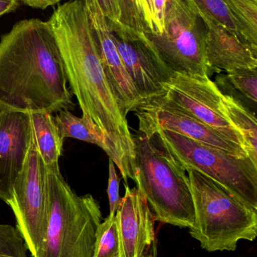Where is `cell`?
I'll return each mask as SVG.
<instances>
[{"mask_svg":"<svg viewBox=\"0 0 257 257\" xmlns=\"http://www.w3.org/2000/svg\"><path fill=\"white\" fill-rule=\"evenodd\" d=\"M57 41L71 93L82 116L101 130L110 150L109 158L121 175L135 180V146L126 117L107 82L85 0H69L54 9L48 21Z\"/></svg>","mask_w":257,"mask_h":257,"instance_id":"cell-1","label":"cell"},{"mask_svg":"<svg viewBox=\"0 0 257 257\" xmlns=\"http://www.w3.org/2000/svg\"><path fill=\"white\" fill-rule=\"evenodd\" d=\"M61 54L48 21L22 20L0 39V106L24 112L74 108Z\"/></svg>","mask_w":257,"mask_h":257,"instance_id":"cell-2","label":"cell"},{"mask_svg":"<svg viewBox=\"0 0 257 257\" xmlns=\"http://www.w3.org/2000/svg\"><path fill=\"white\" fill-rule=\"evenodd\" d=\"M134 141V181L155 220L179 227H193L196 214L187 171L154 136L138 133Z\"/></svg>","mask_w":257,"mask_h":257,"instance_id":"cell-3","label":"cell"},{"mask_svg":"<svg viewBox=\"0 0 257 257\" xmlns=\"http://www.w3.org/2000/svg\"><path fill=\"white\" fill-rule=\"evenodd\" d=\"M45 183L48 224L45 243L36 257H93L102 222L98 201L91 194L78 196L59 166L46 167Z\"/></svg>","mask_w":257,"mask_h":257,"instance_id":"cell-4","label":"cell"},{"mask_svg":"<svg viewBox=\"0 0 257 257\" xmlns=\"http://www.w3.org/2000/svg\"><path fill=\"white\" fill-rule=\"evenodd\" d=\"M196 220L190 233L208 252L235 251L257 235V210L210 177L187 169Z\"/></svg>","mask_w":257,"mask_h":257,"instance_id":"cell-5","label":"cell"},{"mask_svg":"<svg viewBox=\"0 0 257 257\" xmlns=\"http://www.w3.org/2000/svg\"><path fill=\"white\" fill-rule=\"evenodd\" d=\"M152 136L185 170L210 177L257 210V165L248 157H238L168 130H157Z\"/></svg>","mask_w":257,"mask_h":257,"instance_id":"cell-6","label":"cell"},{"mask_svg":"<svg viewBox=\"0 0 257 257\" xmlns=\"http://www.w3.org/2000/svg\"><path fill=\"white\" fill-rule=\"evenodd\" d=\"M207 28L184 0H167L162 33H145L175 73L211 77L206 60Z\"/></svg>","mask_w":257,"mask_h":257,"instance_id":"cell-7","label":"cell"},{"mask_svg":"<svg viewBox=\"0 0 257 257\" xmlns=\"http://www.w3.org/2000/svg\"><path fill=\"white\" fill-rule=\"evenodd\" d=\"M46 167L32 137L25 164L14 183L9 205L16 219V227L32 256L45 243L48 224Z\"/></svg>","mask_w":257,"mask_h":257,"instance_id":"cell-8","label":"cell"},{"mask_svg":"<svg viewBox=\"0 0 257 257\" xmlns=\"http://www.w3.org/2000/svg\"><path fill=\"white\" fill-rule=\"evenodd\" d=\"M112 37L125 69L143 101L164 94L175 72L160 57L144 32L109 22Z\"/></svg>","mask_w":257,"mask_h":257,"instance_id":"cell-9","label":"cell"},{"mask_svg":"<svg viewBox=\"0 0 257 257\" xmlns=\"http://www.w3.org/2000/svg\"><path fill=\"white\" fill-rule=\"evenodd\" d=\"M164 90L162 96L167 101L244 149L241 136L225 114L222 93L209 77L174 73Z\"/></svg>","mask_w":257,"mask_h":257,"instance_id":"cell-10","label":"cell"},{"mask_svg":"<svg viewBox=\"0 0 257 257\" xmlns=\"http://www.w3.org/2000/svg\"><path fill=\"white\" fill-rule=\"evenodd\" d=\"M134 111L139 120V133L147 137L157 130H168L233 155L248 157L242 147L169 102L162 95L143 101Z\"/></svg>","mask_w":257,"mask_h":257,"instance_id":"cell-11","label":"cell"},{"mask_svg":"<svg viewBox=\"0 0 257 257\" xmlns=\"http://www.w3.org/2000/svg\"><path fill=\"white\" fill-rule=\"evenodd\" d=\"M101 64L121 112L127 117L143 102L118 52L107 20L93 0H85Z\"/></svg>","mask_w":257,"mask_h":257,"instance_id":"cell-12","label":"cell"},{"mask_svg":"<svg viewBox=\"0 0 257 257\" xmlns=\"http://www.w3.org/2000/svg\"><path fill=\"white\" fill-rule=\"evenodd\" d=\"M33 137L28 112L0 106V199L9 205Z\"/></svg>","mask_w":257,"mask_h":257,"instance_id":"cell-13","label":"cell"},{"mask_svg":"<svg viewBox=\"0 0 257 257\" xmlns=\"http://www.w3.org/2000/svg\"><path fill=\"white\" fill-rule=\"evenodd\" d=\"M116 219L120 257H144L155 243V218L137 187L125 184Z\"/></svg>","mask_w":257,"mask_h":257,"instance_id":"cell-14","label":"cell"},{"mask_svg":"<svg viewBox=\"0 0 257 257\" xmlns=\"http://www.w3.org/2000/svg\"><path fill=\"white\" fill-rule=\"evenodd\" d=\"M206 25L205 54L211 73L257 70V49L225 26L202 18Z\"/></svg>","mask_w":257,"mask_h":257,"instance_id":"cell-15","label":"cell"},{"mask_svg":"<svg viewBox=\"0 0 257 257\" xmlns=\"http://www.w3.org/2000/svg\"><path fill=\"white\" fill-rule=\"evenodd\" d=\"M30 114L33 139L45 166H59L64 140L59 133L54 116L48 112H33Z\"/></svg>","mask_w":257,"mask_h":257,"instance_id":"cell-16","label":"cell"},{"mask_svg":"<svg viewBox=\"0 0 257 257\" xmlns=\"http://www.w3.org/2000/svg\"><path fill=\"white\" fill-rule=\"evenodd\" d=\"M222 103L228 120L242 139L244 151L257 165L256 114L229 95L222 93Z\"/></svg>","mask_w":257,"mask_h":257,"instance_id":"cell-17","label":"cell"},{"mask_svg":"<svg viewBox=\"0 0 257 257\" xmlns=\"http://www.w3.org/2000/svg\"><path fill=\"white\" fill-rule=\"evenodd\" d=\"M216 85L223 94L229 95L256 114L257 70L245 69L221 72L216 78Z\"/></svg>","mask_w":257,"mask_h":257,"instance_id":"cell-18","label":"cell"},{"mask_svg":"<svg viewBox=\"0 0 257 257\" xmlns=\"http://www.w3.org/2000/svg\"><path fill=\"white\" fill-rule=\"evenodd\" d=\"M54 122L62 139H77L98 145L110 156V150L104 134L99 128L89 118L77 117L69 110L59 111L54 116Z\"/></svg>","mask_w":257,"mask_h":257,"instance_id":"cell-19","label":"cell"},{"mask_svg":"<svg viewBox=\"0 0 257 257\" xmlns=\"http://www.w3.org/2000/svg\"><path fill=\"white\" fill-rule=\"evenodd\" d=\"M245 40L257 49V0H224Z\"/></svg>","mask_w":257,"mask_h":257,"instance_id":"cell-20","label":"cell"},{"mask_svg":"<svg viewBox=\"0 0 257 257\" xmlns=\"http://www.w3.org/2000/svg\"><path fill=\"white\" fill-rule=\"evenodd\" d=\"M184 1L201 17V18H208L225 26L232 30L234 33H236L244 42L248 43L241 34L224 0H184Z\"/></svg>","mask_w":257,"mask_h":257,"instance_id":"cell-21","label":"cell"},{"mask_svg":"<svg viewBox=\"0 0 257 257\" xmlns=\"http://www.w3.org/2000/svg\"><path fill=\"white\" fill-rule=\"evenodd\" d=\"M93 257H120L116 215H109L99 225Z\"/></svg>","mask_w":257,"mask_h":257,"instance_id":"cell-22","label":"cell"},{"mask_svg":"<svg viewBox=\"0 0 257 257\" xmlns=\"http://www.w3.org/2000/svg\"><path fill=\"white\" fill-rule=\"evenodd\" d=\"M27 244L15 226L0 223V257H28Z\"/></svg>","mask_w":257,"mask_h":257,"instance_id":"cell-23","label":"cell"},{"mask_svg":"<svg viewBox=\"0 0 257 257\" xmlns=\"http://www.w3.org/2000/svg\"><path fill=\"white\" fill-rule=\"evenodd\" d=\"M120 12V24L140 32H146L143 0H116Z\"/></svg>","mask_w":257,"mask_h":257,"instance_id":"cell-24","label":"cell"},{"mask_svg":"<svg viewBox=\"0 0 257 257\" xmlns=\"http://www.w3.org/2000/svg\"><path fill=\"white\" fill-rule=\"evenodd\" d=\"M146 33H162L167 0H143Z\"/></svg>","mask_w":257,"mask_h":257,"instance_id":"cell-25","label":"cell"},{"mask_svg":"<svg viewBox=\"0 0 257 257\" xmlns=\"http://www.w3.org/2000/svg\"><path fill=\"white\" fill-rule=\"evenodd\" d=\"M119 185H120V178L118 176L116 170V165L114 162L109 159V180L108 193L109 202H110V214L109 215H116V211L120 205L122 198L119 193Z\"/></svg>","mask_w":257,"mask_h":257,"instance_id":"cell-26","label":"cell"},{"mask_svg":"<svg viewBox=\"0 0 257 257\" xmlns=\"http://www.w3.org/2000/svg\"><path fill=\"white\" fill-rule=\"evenodd\" d=\"M109 22L120 23V12L116 0H93Z\"/></svg>","mask_w":257,"mask_h":257,"instance_id":"cell-27","label":"cell"},{"mask_svg":"<svg viewBox=\"0 0 257 257\" xmlns=\"http://www.w3.org/2000/svg\"><path fill=\"white\" fill-rule=\"evenodd\" d=\"M62 0H21L24 4L34 9H45L58 4Z\"/></svg>","mask_w":257,"mask_h":257,"instance_id":"cell-28","label":"cell"},{"mask_svg":"<svg viewBox=\"0 0 257 257\" xmlns=\"http://www.w3.org/2000/svg\"><path fill=\"white\" fill-rule=\"evenodd\" d=\"M21 0H0V17L15 12L20 6Z\"/></svg>","mask_w":257,"mask_h":257,"instance_id":"cell-29","label":"cell"},{"mask_svg":"<svg viewBox=\"0 0 257 257\" xmlns=\"http://www.w3.org/2000/svg\"><path fill=\"white\" fill-rule=\"evenodd\" d=\"M144 257H155V246H152L147 252Z\"/></svg>","mask_w":257,"mask_h":257,"instance_id":"cell-30","label":"cell"}]
</instances>
